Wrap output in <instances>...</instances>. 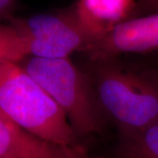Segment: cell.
Listing matches in <instances>:
<instances>
[{
    "instance_id": "cell-1",
    "label": "cell",
    "mask_w": 158,
    "mask_h": 158,
    "mask_svg": "<svg viewBox=\"0 0 158 158\" xmlns=\"http://www.w3.org/2000/svg\"><path fill=\"white\" fill-rule=\"evenodd\" d=\"M0 27V62L20 63L29 57L67 58L88 51L98 39L83 25L75 10L11 16Z\"/></svg>"
},
{
    "instance_id": "cell-2",
    "label": "cell",
    "mask_w": 158,
    "mask_h": 158,
    "mask_svg": "<svg viewBox=\"0 0 158 158\" xmlns=\"http://www.w3.org/2000/svg\"><path fill=\"white\" fill-rule=\"evenodd\" d=\"M0 113L41 139L77 146L66 114L19 63L0 62Z\"/></svg>"
},
{
    "instance_id": "cell-3",
    "label": "cell",
    "mask_w": 158,
    "mask_h": 158,
    "mask_svg": "<svg viewBox=\"0 0 158 158\" xmlns=\"http://www.w3.org/2000/svg\"><path fill=\"white\" fill-rule=\"evenodd\" d=\"M19 64L56 102L77 135L101 131L100 107L91 85L69 57H29Z\"/></svg>"
},
{
    "instance_id": "cell-4",
    "label": "cell",
    "mask_w": 158,
    "mask_h": 158,
    "mask_svg": "<svg viewBox=\"0 0 158 158\" xmlns=\"http://www.w3.org/2000/svg\"><path fill=\"white\" fill-rule=\"evenodd\" d=\"M99 107L122 131L142 128L158 120V82L117 67L101 68L96 79Z\"/></svg>"
},
{
    "instance_id": "cell-5",
    "label": "cell",
    "mask_w": 158,
    "mask_h": 158,
    "mask_svg": "<svg viewBox=\"0 0 158 158\" xmlns=\"http://www.w3.org/2000/svg\"><path fill=\"white\" fill-rule=\"evenodd\" d=\"M158 49V13L133 18L104 35L87 51L95 61L109 60L127 53Z\"/></svg>"
},
{
    "instance_id": "cell-6",
    "label": "cell",
    "mask_w": 158,
    "mask_h": 158,
    "mask_svg": "<svg viewBox=\"0 0 158 158\" xmlns=\"http://www.w3.org/2000/svg\"><path fill=\"white\" fill-rule=\"evenodd\" d=\"M0 158H96L77 146H64L25 131L0 113Z\"/></svg>"
},
{
    "instance_id": "cell-7",
    "label": "cell",
    "mask_w": 158,
    "mask_h": 158,
    "mask_svg": "<svg viewBox=\"0 0 158 158\" xmlns=\"http://www.w3.org/2000/svg\"><path fill=\"white\" fill-rule=\"evenodd\" d=\"M136 0H78L74 7L79 20L97 39L132 18Z\"/></svg>"
},
{
    "instance_id": "cell-8",
    "label": "cell",
    "mask_w": 158,
    "mask_h": 158,
    "mask_svg": "<svg viewBox=\"0 0 158 158\" xmlns=\"http://www.w3.org/2000/svg\"><path fill=\"white\" fill-rule=\"evenodd\" d=\"M119 158H158V120L136 130L122 131Z\"/></svg>"
},
{
    "instance_id": "cell-9",
    "label": "cell",
    "mask_w": 158,
    "mask_h": 158,
    "mask_svg": "<svg viewBox=\"0 0 158 158\" xmlns=\"http://www.w3.org/2000/svg\"><path fill=\"white\" fill-rule=\"evenodd\" d=\"M158 13V0H136L132 18Z\"/></svg>"
},
{
    "instance_id": "cell-10",
    "label": "cell",
    "mask_w": 158,
    "mask_h": 158,
    "mask_svg": "<svg viewBox=\"0 0 158 158\" xmlns=\"http://www.w3.org/2000/svg\"><path fill=\"white\" fill-rule=\"evenodd\" d=\"M16 0H0V14L2 19H8L11 17Z\"/></svg>"
}]
</instances>
